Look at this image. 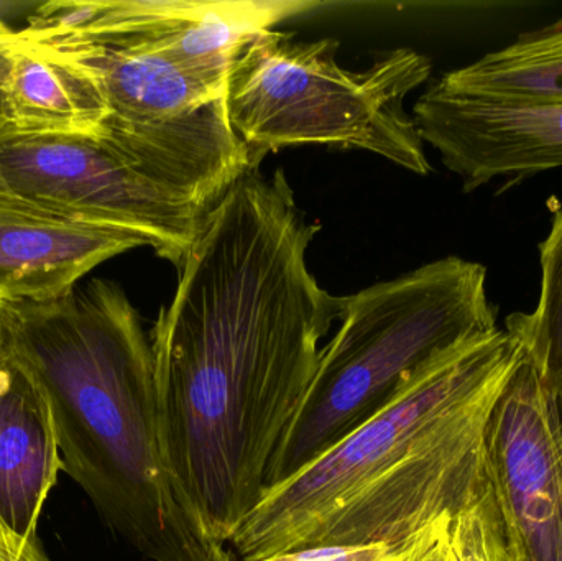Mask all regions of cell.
Segmentation results:
<instances>
[{"instance_id": "obj_14", "label": "cell", "mask_w": 562, "mask_h": 561, "mask_svg": "<svg viewBox=\"0 0 562 561\" xmlns=\"http://www.w3.org/2000/svg\"><path fill=\"white\" fill-rule=\"evenodd\" d=\"M541 293L537 308L515 313L505 329L540 369L562 441V207L540 244Z\"/></svg>"}, {"instance_id": "obj_6", "label": "cell", "mask_w": 562, "mask_h": 561, "mask_svg": "<svg viewBox=\"0 0 562 561\" xmlns=\"http://www.w3.org/2000/svg\"><path fill=\"white\" fill-rule=\"evenodd\" d=\"M337 49V40L301 42L276 29L244 46L227 78L226 104L254 164L280 148L326 145L372 152L426 177L431 164L405 101L428 81L431 59L393 48L350 71Z\"/></svg>"}, {"instance_id": "obj_19", "label": "cell", "mask_w": 562, "mask_h": 561, "mask_svg": "<svg viewBox=\"0 0 562 561\" xmlns=\"http://www.w3.org/2000/svg\"><path fill=\"white\" fill-rule=\"evenodd\" d=\"M0 542L19 543L22 542V540H16L15 537L10 536V534L7 532L5 527L2 526V523H0Z\"/></svg>"}, {"instance_id": "obj_11", "label": "cell", "mask_w": 562, "mask_h": 561, "mask_svg": "<svg viewBox=\"0 0 562 561\" xmlns=\"http://www.w3.org/2000/svg\"><path fill=\"white\" fill-rule=\"evenodd\" d=\"M63 470L48 395L10 352L0 351V523L22 542H38L43 504Z\"/></svg>"}, {"instance_id": "obj_10", "label": "cell", "mask_w": 562, "mask_h": 561, "mask_svg": "<svg viewBox=\"0 0 562 561\" xmlns=\"http://www.w3.org/2000/svg\"><path fill=\"white\" fill-rule=\"evenodd\" d=\"M138 247L148 243L134 231L0 194V302L59 299L105 260Z\"/></svg>"}, {"instance_id": "obj_7", "label": "cell", "mask_w": 562, "mask_h": 561, "mask_svg": "<svg viewBox=\"0 0 562 561\" xmlns=\"http://www.w3.org/2000/svg\"><path fill=\"white\" fill-rule=\"evenodd\" d=\"M0 190L43 210L134 231L178 270L207 213L161 190L88 135H25L2 128Z\"/></svg>"}, {"instance_id": "obj_4", "label": "cell", "mask_w": 562, "mask_h": 561, "mask_svg": "<svg viewBox=\"0 0 562 561\" xmlns=\"http://www.w3.org/2000/svg\"><path fill=\"white\" fill-rule=\"evenodd\" d=\"M19 36L94 79L111 111L98 137L165 190L207 200L252 170L226 94L175 61L131 0L46 2Z\"/></svg>"}, {"instance_id": "obj_2", "label": "cell", "mask_w": 562, "mask_h": 561, "mask_svg": "<svg viewBox=\"0 0 562 561\" xmlns=\"http://www.w3.org/2000/svg\"><path fill=\"white\" fill-rule=\"evenodd\" d=\"M521 346L475 336L419 369L323 457L263 493L229 542L240 561L314 546L402 543L487 486L484 435Z\"/></svg>"}, {"instance_id": "obj_18", "label": "cell", "mask_w": 562, "mask_h": 561, "mask_svg": "<svg viewBox=\"0 0 562 561\" xmlns=\"http://www.w3.org/2000/svg\"><path fill=\"white\" fill-rule=\"evenodd\" d=\"M449 526H451V520H448V523L442 526V529L439 530L438 536L435 537L431 546L426 549V552L423 553L419 561H448Z\"/></svg>"}, {"instance_id": "obj_21", "label": "cell", "mask_w": 562, "mask_h": 561, "mask_svg": "<svg viewBox=\"0 0 562 561\" xmlns=\"http://www.w3.org/2000/svg\"><path fill=\"white\" fill-rule=\"evenodd\" d=\"M9 43V42H7ZM5 45V43H2V45H0V48H2V46ZM2 128H3V122H2V119H0V132H2Z\"/></svg>"}, {"instance_id": "obj_9", "label": "cell", "mask_w": 562, "mask_h": 561, "mask_svg": "<svg viewBox=\"0 0 562 561\" xmlns=\"http://www.w3.org/2000/svg\"><path fill=\"white\" fill-rule=\"evenodd\" d=\"M419 137L465 193L562 167V101L517 102L429 86L413 105Z\"/></svg>"}, {"instance_id": "obj_13", "label": "cell", "mask_w": 562, "mask_h": 561, "mask_svg": "<svg viewBox=\"0 0 562 561\" xmlns=\"http://www.w3.org/2000/svg\"><path fill=\"white\" fill-rule=\"evenodd\" d=\"M442 88L517 102L562 101V16L512 45L445 72Z\"/></svg>"}, {"instance_id": "obj_17", "label": "cell", "mask_w": 562, "mask_h": 561, "mask_svg": "<svg viewBox=\"0 0 562 561\" xmlns=\"http://www.w3.org/2000/svg\"><path fill=\"white\" fill-rule=\"evenodd\" d=\"M0 561H48L40 542H0Z\"/></svg>"}, {"instance_id": "obj_20", "label": "cell", "mask_w": 562, "mask_h": 561, "mask_svg": "<svg viewBox=\"0 0 562 561\" xmlns=\"http://www.w3.org/2000/svg\"><path fill=\"white\" fill-rule=\"evenodd\" d=\"M3 339H5V329H3V303L0 302V351L3 348Z\"/></svg>"}, {"instance_id": "obj_16", "label": "cell", "mask_w": 562, "mask_h": 561, "mask_svg": "<svg viewBox=\"0 0 562 561\" xmlns=\"http://www.w3.org/2000/svg\"><path fill=\"white\" fill-rule=\"evenodd\" d=\"M451 519L445 517L402 543L303 547L257 561H419L442 526Z\"/></svg>"}, {"instance_id": "obj_1", "label": "cell", "mask_w": 562, "mask_h": 561, "mask_svg": "<svg viewBox=\"0 0 562 561\" xmlns=\"http://www.w3.org/2000/svg\"><path fill=\"white\" fill-rule=\"evenodd\" d=\"M310 223L279 168L240 178L204 216L151 332L165 461L191 519L226 549L266 491L339 322L307 267Z\"/></svg>"}, {"instance_id": "obj_5", "label": "cell", "mask_w": 562, "mask_h": 561, "mask_svg": "<svg viewBox=\"0 0 562 561\" xmlns=\"http://www.w3.org/2000/svg\"><path fill=\"white\" fill-rule=\"evenodd\" d=\"M339 323L270 461L263 493L366 424L432 359L498 329L487 269L456 256L342 296Z\"/></svg>"}, {"instance_id": "obj_3", "label": "cell", "mask_w": 562, "mask_h": 561, "mask_svg": "<svg viewBox=\"0 0 562 561\" xmlns=\"http://www.w3.org/2000/svg\"><path fill=\"white\" fill-rule=\"evenodd\" d=\"M3 349L45 389L63 470L150 561H231L184 510L165 461L155 358L119 283L3 303Z\"/></svg>"}, {"instance_id": "obj_12", "label": "cell", "mask_w": 562, "mask_h": 561, "mask_svg": "<svg viewBox=\"0 0 562 561\" xmlns=\"http://www.w3.org/2000/svg\"><path fill=\"white\" fill-rule=\"evenodd\" d=\"M111 111L91 76L15 33L0 48V119L25 135L98 137Z\"/></svg>"}, {"instance_id": "obj_8", "label": "cell", "mask_w": 562, "mask_h": 561, "mask_svg": "<svg viewBox=\"0 0 562 561\" xmlns=\"http://www.w3.org/2000/svg\"><path fill=\"white\" fill-rule=\"evenodd\" d=\"M485 471L517 561H562V441L540 369L521 349L492 405Z\"/></svg>"}, {"instance_id": "obj_15", "label": "cell", "mask_w": 562, "mask_h": 561, "mask_svg": "<svg viewBox=\"0 0 562 561\" xmlns=\"http://www.w3.org/2000/svg\"><path fill=\"white\" fill-rule=\"evenodd\" d=\"M448 561H517L491 484L452 517Z\"/></svg>"}]
</instances>
